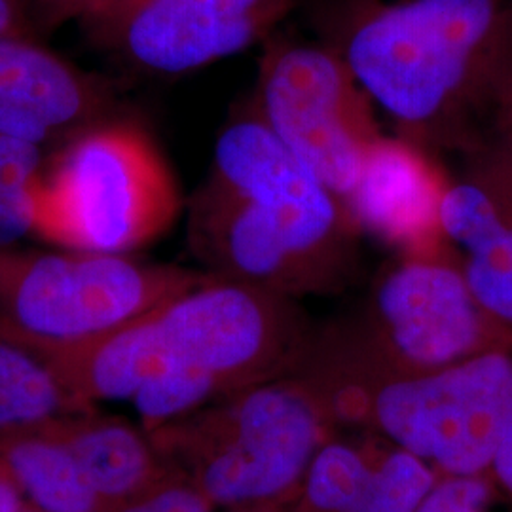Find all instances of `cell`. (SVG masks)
<instances>
[{"label": "cell", "instance_id": "3", "mask_svg": "<svg viewBox=\"0 0 512 512\" xmlns=\"http://www.w3.org/2000/svg\"><path fill=\"white\" fill-rule=\"evenodd\" d=\"M507 0H391L361 10L338 44L399 135L425 150L459 135L467 103L511 46Z\"/></svg>", "mask_w": 512, "mask_h": 512}, {"label": "cell", "instance_id": "6", "mask_svg": "<svg viewBox=\"0 0 512 512\" xmlns=\"http://www.w3.org/2000/svg\"><path fill=\"white\" fill-rule=\"evenodd\" d=\"M253 107L277 139L348 205L384 133L374 101L340 50L268 38Z\"/></svg>", "mask_w": 512, "mask_h": 512}, {"label": "cell", "instance_id": "8", "mask_svg": "<svg viewBox=\"0 0 512 512\" xmlns=\"http://www.w3.org/2000/svg\"><path fill=\"white\" fill-rule=\"evenodd\" d=\"M315 403L296 382L249 385L188 437L190 484L226 509H253L293 492L325 444Z\"/></svg>", "mask_w": 512, "mask_h": 512}, {"label": "cell", "instance_id": "15", "mask_svg": "<svg viewBox=\"0 0 512 512\" xmlns=\"http://www.w3.org/2000/svg\"><path fill=\"white\" fill-rule=\"evenodd\" d=\"M0 461L37 511L109 512L50 423L0 437Z\"/></svg>", "mask_w": 512, "mask_h": 512}, {"label": "cell", "instance_id": "18", "mask_svg": "<svg viewBox=\"0 0 512 512\" xmlns=\"http://www.w3.org/2000/svg\"><path fill=\"white\" fill-rule=\"evenodd\" d=\"M461 270L480 308L512 330L511 226L465 251Z\"/></svg>", "mask_w": 512, "mask_h": 512}, {"label": "cell", "instance_id": "26", "mask_svg": "<svg viewBox=\"0 0 512 512\" xmlns=\"http://www.w3.org/2000/svg\"><path fill=\"white\" fill-rule=\"evenodd\" d=\"M129 0H92L88 12L84 14V21L90 25V29L103 23L105 19L114 16L122 6H126Z\"/></svg>", "mask_w": 512, "mask_h": 512}, {"label": "cell", "instance_id": "5", "mask_svg": "<svg viewBox=\"0 0 512 512\" xmlns=\"http://www.w3.org/2000/svg\"><path fill=\"white\" fill-rule=\"evenodd\" d=\"M209 275L128 255L0 251V334L52 353L78 348L194 289Z\"/></svg>", "mask_w": 512, "mask_h": 512}, {"label": "cell", "instance_id": "17", "mask_svg": "<svg viewBox=\"0 0 512 512\" xmlns=\"http://www.w3.org/2000/svg\"><path fill=\"white\" fill-rule=\"evenodd\" d=\"M44 150L0 133V251L33 234V190Z\"/></svg>", "mask_w": 512, "mask_h": 512}, {"label": "cell", "instance_id": "14", "mask_svg": "<svg viewBox=\"0 0 512 512\" xmlns=\"http://www.w3.org/2000/svg\"><path fill=\"white\" fill-rule=\"evenodd\" d=\"M63 440L95 494L114 511L162 480L152 444L133 425L112 418H78V414L50 423Z\"/></svg>", "mask_w": 512, "mask_h": 512}, {"label": "cell", "instance_id": "23", "mask_svg": "<svg viewBox=\"0 0 512 512\" xmlns=\"http://www.w3.org/2000/svg\"><path fill=\"white\" fill-rule=\"evenodd\" d=\"M490 476L512 499V420L495 452Z\"/></svg>", "mask_w": 512, "mask_h": 512}, {"label": "cell", "instance_id": "22", "mask_svg": "<svg viewBox=\"0 0 512 512\" xmlns=\"http://www.w3.org/2000/svg\"><path fill=\"white\" fill-rule=\"evenodd\" d=\"M0 38L37 40L27 0H0Z\"/></svg>", "mask_w": 512, "mask_h": 512}, {"label": "cell", "instance_id": "1", "mask_svg": "<svg viewBox=\"0 0 512 512\" xmlns=\"http://www.w3.org/2000/svg\"><path fill=\"white\" fill-rule=\"evenodd\" d=\"M363 236L348 205L285 147L253 103L222 129L188 209L209 277L281 296L340 289Z\"/></svg>", "mask_w": 512, "mask_h": 512}, {"label": "cell", "instance_id": "4", "mask_svg": "<svg viewBox=\"0 0 512 512\" xmlns=\"http://www.w3.org/2000/svg\"><path fill=\"white\" fill-rule=\"evenodd\" d=\"M181 207L177 179L147 131L105 120L46 158L33 234L67 251L128 255L164 236Z\"/></svg>", "mask_w": 512, "mask_h": 512}, {"label": "cell", "instance_id": "10", "mask_svg": "<svg viewBox=\"0 0 512 512\" xmlns=\"http://www.w3.org/2000/svg\"><path fill=\"white\" fill-rule=\"evenodd\" d=\"M296 0H129L93 35L141 73L203 69L274 35Z\"/></svg>", "mask_w": 512, "mask_h": 512}, {"label": "cell", "instance_id": "25", "mask_svg": "<svg viewBox=\"0 0 512 512\" xmlns=\"http://www.w3.org/2000/svg\"><path fill=\"white\" fill-rule=\"evenodd\" d=\"M494 200L497 209L501 211L503 219L512 228V181L503 183V181H495V183H478Z\"/></svg>", "mask_w": 512, "mask_h": 512}, {"label": "cell", "instance_id": "7", "mask_svg": "<svg viewBox=\"0 0 512 512\" xmlns=\"http://www.w3.org/2000/svg\"><path fill=\"white\" fill-rule=\"evenodd\" d=\"M372 418L393 446L440 476H490L512 420V355L478 353L416 374H378Z\"/></svg>", "mask_w": 512, "mask_h": 512}, {"label": "cell", "instance_id": "16", "mask_svg": "<svg viewBox=\"0 0 512 512\" xmlns=\"http://www.w3.org/2000/svg\"><path fill=\"white\" fill-rule=\"evenodd\" d=\"M86 406L38 351L0 334V437L69 418Z\"/></svg>", "mask_w": 512, "mask_h": 512}, {"label": "cell", "instance_id": "11", "mask_svg": "<svg viewBox=\"0 0 512 512\" xmlns=\"http://www.w3.org/2000/svg\"><path fill=\"white\" fill-rule=\"evenodd\" d=\"M107 82L76 69L37 40L0 38V133L23 143L65 145L109 120Z\"/></svg>", "mask_w": 512, "mask_h": 512}, {"label": "cell", "instance_id": "19", "mask_svg": "<svg viewBox=\"0 0 512 512\" xmlns=\"http://www.w3.org/2000/svg\"><path fill=\"white\" fill-rule=\"evenodd\" d=\"M492 476H439L416 512H486Z\"/></svg>", "mask_w": 512, "mask_h": 512}, {"label": "cell", "instance_id": "9", "mask_svg": "<svg viewBox=\"0 0 512 512\" xmlns=\"http://www.w3.org/2000/svg\"><path fill=\"white\" fill-rule=\"evenodd\" d=\"M509 332L480 308L446 245L397 255L380 274L355 361L378 374L431 372L505 349Z\"/></svg>", "mask_w": 512, "mask_h": 512}, {"label": "cell", "instance_id": "12", "mask_svg": "<svg viewBox=\"0 0 512 512\" xmlns=\"http://www.w3.org/2000/svg\"><path fill=\"white\" fill-rule=\"evenodd\" d=\"M448 184L429 150L401 135H382L366 158L348 209L363 234L382 239L397 255L431 253L450 245L440 226Z\"/></svg>", "mask_w": 512, "mask_h": 512}, {"label": "cell", "instance_id": "21", "mask_svg": "<svg viewBox=\"0 0 512 512\" xmlns=\"http://www.w3.org/2000/svg\"><path fill=\"white\" fill-rule=\"evenodd\" d=\"M35 25L55 29L65 21L84 18L92 0H27Z\"/></svg>", "mask_w": 512, "mask_h": 512}, {"label": "cell", "instance_id": "28", "mask_svg": "<svg viewBox=\"0 0 512 512\" xmlns=\"http://www.w3.org/2000/svg\"><path fill=\"white\" fill-rule=\"evenodd\" d=\"M245 512H256V511H251V509H249V511H247V509H245Z\"/></svg>", "mask_w": 512, "mask_h": 512}, {"label": "cell", "instance_id": "27", "mask_svg": "<svg viewBox=\"0 0 512 512\" xmlns=\"http://www.w3.org/2000/svg\"><path fill=\"white\" fill-rule=\"evenodd\" d=\"M21 512H40V511H37V509H35V507H31V509H27V507H25V509H23V511Z\"/></svg>", "mask_w": 512, "mask_h": 512}, {"label": "cell", "instance_id": "24", "mask_svg": "<svg viewBox=\"0 0 512 512\" xmlns=\"http://www.w3.org/2000/svg\"><path fill=\"white\" fill-rule=\"evenodd\" d=\"M23 492L8 467L0 461V512H21L25 509Z\"/></svg>", "mask_w": 512, "mask_h": 512}, {"label": "cell", "instance_id": "2", "mask_svg": "<svg viewBox=\"0 0 512 512\" xmlns=\"http://www.w3.org/2000/svg\"><path fill=\"white\" fill-rule=\"evenodd\" d=\"M306 344L289 296L205 279L124 329L78 348L40 353L76 397L131 401L156 376H179L213 395L262 382Z\"/></svg>", "mask_w": 512, "mask_h": 512}, {"label": "cell", "instance_id": "13", "mask_svg": "<svg viewBox=\"0 0 512 512\" xmlns=\"http://www.w3.org/2000/svg\"><path fill=\"white\" fill-rule=\"evenodd\" d=\"M437 480L433 467L397 446L370 459L344 442H325L304 494L315 512H416Z\"/></svg>", "mask_w": 512, "mask_h": 512}, {"label": "cell", "instance_id": "20", "mask_svg": "<svg viewBox=\"0 0 512 512\" xmlns=\"http://www.w3.org/2000/svg\"><path fill=\"white\" fill-rule=\"evenodd\" d=\"M110 512H213V505L190 482H160L147 494Z\"/></svg>", "mask_w": 512, "mask_h": 512}]
</instances>
